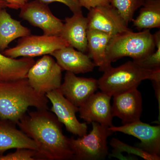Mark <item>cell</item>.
I'll use <instances>...</instances> for the list:
<instances>
[{
  "instance_id": "18",
  "label": "cell",
  "mask_w": 160,
  "mask_h": 160,
  "mask_svg": "<svg viewBox=\"0 0 160 160\" xmlns=\"http://www.w3.org/2000/svg\"><path fill=\"white\" fill-rule=\"evenodd\" d=\"M112 35L95 29H88L87 31V52L99 71L109 69L106 62V52L108 43Z\"/></svg>"
},
{
  "instance_id": "14",
  "label": "cell",
  "mask_w": 160,
  "mask_h": 160,
  "mask_svg": "<svg viewBox=\"0 0 160 160\" xmlns=\"http://www.w3.org/2000/svg\"><path fill=\"white\" fill-rule=\"evenodd\" d=\"M112 97L113 104L111 108L113 117L119 118L123 125L140 120L142 112V98L137 88Z\"/></svg>"
},
{
  "instance_id": "21",
  "label": "cell",
  "mask_w": 160,
  "mask_h": 160,
  "mask_svg": "<svg viewBox=\"0 0 160 160\" xmlns=\"http://www.w3.org/2000/svg\"><path fill=\"white\" fill-rule=\"evenodd\" d=\"M139 31L160 28V0H145L138 16L132 21Z\"/></svg>"
},
{
  "instance_id": "8",
  "label": "cell",
  "mask_w": 160,
  "mask_h": 160,
  "mask_svg": "<svg viewBox=\"0 0 160 160\" xmlns=\"http://www.w3.org/2000/svg\"><path fill=\"white\" fill-rule=\"evenodd\" d=\"M20 9L19 17L42 29L43 34L60 35L63 23L52 14L48 5L33 0L26 3Z\"/></svg>"
},
{
  "instance_id": "28",
  "label": "cell",
  "mask_w": 160,
  "mask_h": 160,
  "mask_svg": "<svg viewBox=\"0 0 160 160\" xmlns=\"http://www.w3.org/2000/svg\"><path fill=\"white\" fill-rule=\"evenodd\" d=\"M7 3V7L10 9H21L28 0H4Z\"/></svg>"
},
{
  "instance_id": "12",
  "label": "cell",
  "mask_w": 160,
  "mask_h": 160,
  "mask_svg": "<svg viewBox=\"0 0 160 160\" xmlns=\"http://www.w3.org/2000/svg\"><path fill=\"white\" fill-rule=\"evenodd\" d=\"M111 98L102 91L93 93L79 107L80 118L88 124L97 122L108 127L113 126Z\"/></svg>"
},
{
  "instance_id": "9",
  "label": "cell",
  "mask_w": 160,
  "mask_h": 160,
  "mask_svg": "<svg viewBox=\"0 0 160 160\" xmlns=\"http://www.w3.org/2000/svg\"><path fill=\"white\" fill-rule=\"evenodd\" d=\"M46 96L52 104L50 111L65 126L67 131L79 137L87 134V123L80 122L76 115L78 112V107L67 100L59 89L49 92L46 93Z\"/></svg>"
},
{
  "instance_id": "26",
  "label": "cell",
  "mask_w": 160,
  "mask_h": 160,
  "mask_svg": "<svg viewBox=\"0 0 160 160\" xmlns=\"http://www.w3.org/2000/svg\"><path fill=\"white\" fill-rule=\"evenodd\" d=\"M38 1L48 5L50 3L55 2L62 3L70 9L73 14L82 12V6H81L79 0H38Z\"/></svg>"
},
{
  "instance_id": "10",
  "label": "cell",
  "mask_w": 160,
  "mask_h": 160,
  "mask_svg": "<svg viewBox=\"0 0 160 160\" xmlns=\"http://www.w3.org/2000/svg\"><path fill=\"white\" fill-rule=\"evenodd\" d=\"M114 132H121L137 138L141 141L138 143V148L153 155H160V126H151L141 120L123 125L109 127Z\"/></svg>"
},
{
  "instance_id": "16",
  "label": "cell",
  "mask_w": 160,
  "mask_h": 160,
  "mask_svg": "<svg viewBox=\"0 0 160 160\" xmlns=\"http://www.w3.org/2000/svg\"><path fill=\"white\" fill-rule=\"evenodd\" d=\"M88 20L82 12L73 13L71 17L65 18L60 36L69 46L84 53L87 52Z\"/></svg>"
},
{
  "instance_id": "22",
  "label": "cell",
  "mask_w": 160,
  "mask_h": 160,
  "mask_svg": "<svg viewBox=\"0 0 160 160\" xmlns=\"http://www.w3.org/2000/svg\"><path fill=\"white\" fill-rule=\"evenodd\" d=\"M145 0H110V5L117 10L128 26L135 12L143 6Z\"/></svg>"
},
{
  "instance_id": "2",
  "label": "cell",
  "mask_w": 160,
  "mask_h": 160,
  "mask_svg": "<svg viewBox=\"0 0 160 160\" xmlns=\"http://www.w3.org/2000/svg\"><path fill=\"white\" fill-rule=\"evenodd\" d=\"M49 100L30 86L27 78L0 82V119L17 124L29 107L49 109Z\"/></svg>"
},
{
  "instance_id": "1",
  "label": "cell",
  "mask_w": 160,
  "mask_h": 160,
  "mask_svg": "<svg viewBox=\"0 0 160 160\" xmlns=\"http://www.w3.org/2000/svg\"><path fill=\"white\" fill-rule=\"evenodd\" d=\"M17 125L36 144L37 160L72 159L62 124L48 109H37L26 113Z\"/></svg>"
},
{
  "instance_id": "5",
  "label": "cell",
  "mask_w": 160,
  "mask_h": 160,
  "mask_svg": "<svg viewBox=\"0 0 160 160\" xmlns=\"http://www.w3.org/2000/svg\"><path fill=\"white\" fill-rule=\"evenodd\" d=\"M91 124L92 129L88 134L77 139L68 138L73 154L72 160H104L109 154L107 139L113 132L97 122Z\"/></svg>"
},
{
  "instance_id": "19",
  "label": "cell",
  "mask_w": 160,
  "mask_h": 160,
  "mask_svg": "<svg viewBox=\"0 0 160 160\" xmlns=\"http://www.w3.org/2000/svg\"><path fill=\"white\" fill-rule=\"evenodd\" d=\"M30 34V29L12 18L6 9H0V52L8 49L14 40Z\"/></svg>"
},
{
  "instance_id": "23",
  "label": "cell",
  "mask_w": 160,
  "mask_h": 160,
  "mask_svg": "<svg viewBox=\"0 0 160 160\" xmlns=\"http://www.w3.org/2000/svg\"><path fill=\"white\" fill-rule=\"evenodd\" d=\"M110 145L113 148L112 150L111 154H109L111 157H114L118 158L121 152H126L129 155H135L146 160H160V156H159L149 154L137 147L129 146L116 138H112Z\"/></svg>"
},
{
  "instance_id": "24",
  "label": "cell",
  "mask_w": 160,
  "mask_h": 160,
  "mask_svg": "<svg viewBox=\"0 0 160 160\" xmlns=\"http://www.w3.org/2000/svg\"><path fill=\"white\" fill-rule=\"evenodd\" d=\"M155 50L142 59L134 61L141 67L146 69H155L160 68V31L153 34Z\"/></svg>"
},
{
  "instance_id": "4",
  "label": "cell",
  "mask_w": 160,
  "mask_h": 160,
  "mask_svg": "<svg viewBox=\"0 0 160 160\" xmlns=\"http://www.w3.org/2000/svg\"><path fill=\"white\" fill-rule=\"evenodd\" d=\"M153 34L150 29L133 32L132 30L114 35L108 43L106 52V62L109 68L111 63L129 57L133 61L147 57L155 50Z\"/></svg>"
},
{
  "instance_id": "20",
  "label": "cell",
  "mask_w": 160,
  "mask_h": 160,
  "mask_svg": "<svg viewBox=\"0 0 160 160\" xmlns=\"http://www.w3.org/2000/svg\"><path fill=\"white\" fill-rule=\"evenodd\" d=\"M35 62L33 58H12L0 52V82L26 78L28 71Z\"/></svg>"
},
{
  "instance_id": "27",
  "label": "cell",
  "mask_w": 160,
  "mask_h": 160,
  "mask_svg": "<svg viewBox=\"0 0 160 160\" xmlns=\"http://www.w3.org/2000/svg\"><path fill=\"white\" fill-rule=\"evenodd\" d=\"M82 7L88 10L98 6L110 5V0H79Z\"/></svg>"
},
{
  "instance_id": "11",
  "label": "cell",
  "mask_w": 160,
  "mask_h": 160,
  "mask_svg": "<svg viewBox=\"0 0 160 160\" xmlns=\"http://www.w3.org/2000/svg\"><path fill=\"white\" fill-rule=\"evenodd\" d=\"M87 18L88 29L112 35L131 30L117 10L110 5L97 6L89 9Z\"/></svg>"
},
{
  "instance_id": "13",
  "label": "cell",
  "mask_w": 160,
  "mask_h": 160,
  "mask_svg": "<svg viewBox=\"0 0 160 160\" xmlns=\"http://www.w3.org/2000/svg\"><path fill=\"white\" fill-rule=\"evenodd\" d=\"M98 89V80L78 77L66 71L59 89L64 96L77 107H80Z\"/></svg>"
},
{
  "instance_id": "29",
  "label": "cell",
  "mask_w": 160,
  "mask_h": 160,
  "mask_svg": "<svg viewBox=\"0 0 160 160\" xmlns=\"http://www.w3.org/2000/svg\"><path fill=\"white\" fill-rule=\"evenodd\" d=\"M152 82V86L154 89L155 94L156 97L157 99L159 104V110H160V76L157 77L156 78L151 80Z\"/></svg>"
},
{
  "instance_id": "3",
  "label": "cell",
  "mask_w": 160,
  "mask_h": 160,
  "mask_svg": "<svg viewBox=\"0 0 160 160\" xmlns=\"http://www.w3.org/2000/svg\"><path fill=\"white\" fill-rule=\"evenodd\" d=\"M160 75V68L146 69L134 61H129L115 68L111 66L104 71L98 80V87L112 97L114 95L138 88L143 81H151Z\"/></svg>"
},
{
  "instance_id": "15",
  "label": "cell",
  "mask_w": 160,
  "mask_h": 160,
  "mask_svg": "<svg viewBox=\"0 0 160 160\" xmlns=\"http://www.w3.org/2000/svg\"><path fill=\"white\" fill-rule=\"evenodd\" d=\"M51 55L62 71L75 74L92 72L96 66L88 55L70 46L55 50Z\"/></svg>"
},
{
  "instance_id": "30",
  "label": "cell",
  "mask_w": 160,
  "mask_h": 160,
  "mask_svg": "<svg viewBox=\"0 0 160 160\" xmlns=\"http://www.w3.org/2000/svg\"><path fill=\"white\" fill-rule=\"evenodd\" d=\"M7 3L4 0H0V9H6L7 7Z\"/></svg>"
},
{
  "instance_id": "17",
  "label": "cell",
  "mask_w": 160,
  "mask_h": 160,
  "mask_svg": "<svg viewBox=\"0 0 160 160\" xmlns=\"http://www.w3.org/2000/svg\"><path fill=\"white\" fill-rule=\"evenodd\" d=\"M10 121L0 119V155L10 149L25 148L36 151V144Z\"/></svg>"
},
{
  "instance_id": "6",
  "label": "cell",
  "mask_w": 160,
  "mask_h": 160,
  "mask_svg": "<svg viewBox=\"0 0 160 160\" xmlns=\"http://www.w3.org/2000/svg\"><path fill=\"white\" fill-rule=\"evenodd\" d=\"M67 42L60 36L29 35L20 38L16 46L6 49L2 52L8 57L33 58L35 57L50 55L53 52L69 46Z\"/></svg>"
},
{
  "instance_id": "7",
  "label": "cell",
  "mask_w": 160,
  "mask_h": 160,
  "mask_svg": "<svg viewBox=\"0 0 160 160\" xmlns=\"http://www.w3.org/2000/svg\"><path fill=\"white\" fill-rule=\"evenodd\" d=\"M62 70L56 61L49 55L43 56L29 69L26 78L32 88L40 94L59 89Z\"/></svg>"
},
{
  "instance_id": "25",
  "label": "cell",
  "mask_w": 160,
  "mask_h": 160,
  "mask_svg": "<svg viewBox=\"0 0 160 160\" xmlns=\"http://www.w3.org/2000/svg\"><path fill=\"white\" fill-rule=\"evenodd\" d=\"M36 156V150L19 148L14 152L0 155V160H37Z\"/></svg>"
}]
</instances>
